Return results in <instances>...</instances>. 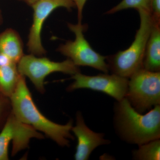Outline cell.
Returning <instances> with one entry per match:
<instances>
[{"label": "cell", "instance_id": "1", "mask_svg": "<svg viewBox=\"0 0 160 160\" xmlns=\"http://www.w3.org/2000/svg\"><path fill=\"white\" fill-rule=\"evenodd\" d=\"M9 99L12 112L18 120L43 132L59 146L69 147L70 140L74 139L71 134L72 120L65 125H60L42 114L35 104L25 77L20 75L16 88Z\"/></svg>", "mask_w": 160, "mask_h": 160}, {"label": "cell", "instance_id": "18", "mask_svg": "<svg viewBox=\"0 0 160 160\" xmlns=\"http://www.w3.org/2000/svg\"><path fill=\"white\" fill-rule=\"evenodd\" d=\"M78 9V23H82L83 8L87 0H71Z\"/></svg>", "mask_w": 160, "mask_h": 160}, {"label": "cell", "instance_id": "9", "mask_svg": "<svg viewBox=\"0 0 160 160\" xmlns=\"http://www.w3.org/2000/svg\"><path fill=\"white\" fill-rule=\"evenodd\" d=\"M32 7L33 10V22L29 31L27 46L31 54L41 56L46 53L42 44L41 32L46 18L59 7L70 10L76 6L71 0H40Z\"/></svg>", "mask_w": 160, "mask_h": 160}, {"label": "cell", "instance_id": "3", "mask_svg": "<svg viewBox=\"0 0 160 160\" xmlns=\"http://www.w3.org/2000/svg\"><path fill=\"white\" fill-rule=\"evenodd\" d=\"M138 12L140 25L134 41L128 49L106 56L109 71L112 73L129 78L136 72L143 68L146 44L152 25L150 13L145 10Z\"/></svg>", "mask_w": 160, "mask_h": 160}, {"label": "cell", "instance_id": "13", "mask_svg": "<svg viewBox=\"0 0 160 160\" xmlns=\"http://www.w3.org/2000/svg\"><path fill=\"white\" fill-rule=\"evenodd\" d=\"M17 64L12 63L0 66V92L9 98L15 90L21 75Z\"/></svg>", "mask_w": 160, "mask_h": 160}, {"label": "cell", "instance_id": "17", "mask_svg": "<svg viewBox=\"0 0 160 160\" xmlns=\"http://www.w3.org/2000/svg\"><path fill=\"white\" fill-rule=\"evenodd\" d=\"M11 102L10 99L6 97L0 92V121L3 114H6L7 111H11Z\"/></svg>", "mask_w": 160, "mask_h": 160}, {"label": "cell", "instance_id": "8", "mask_svg": "<svg viewBox=\"0 0 160 160\" xmlns=\"http://www.w3.org/2000/svg\"><path fill=\"white\" fill-rule=\"evenodd\" d=\"M32 138L42 139L44 136L31 126L18 120L11 111L0 132V160H9L8 149L12 141L14 155L27 148Z\"/></svg>", "mask_w": 160, "mask_h": 160}, {"label": "cell", "instance_id": "12", "mask_svg": "<svg viewBox=\"0 0 160 160\" xmlns=\"http://www.w3.org/2000/svg\"><path fill=\"white\" fill-rule=\"evenodd\" d=\"M23 44L18 33L12 29H7L0 34V53L5 55L18 64L24 55Z\"/></svg>", "mask_w": 160, "mask_h": 160}, {"label": "cell", "instance_id": "11", "mask_svg": "<svg viewBox=\"0 0 160 160\" xmlns=\"http://www.w3.org/2000/svg\"><path fill=\"white\" fill-rule=\"evenodd\" d=\"M143 68L154 72L160 71V24L153 21L145 49Z\"/></svg>", "mask_w": 160, "mask_h": 160}, {"label": "cell", "instance_id": "14", "mask_svg": "<svg viewBox=\"0 0 160 160\" xmlns=\"http://www.w3.org/2000/svg\"><path fill=\"white\" fill-rule=\"evenodd\" d=\"M132 159L136 160H160V139L152 140L138 146L132 152Z\"/></svg>", "mask_w": 160, "mask_h": 160}, {"label": "cell", "instance_id": "7", "mask_svg": "<svg viewBox=\"0 0 160 160\" xmlns=\"http://www.w3.org/2000/svg\"><path fill=\"white\" fill-rule=\"evenodd\" d=\"M73 82L67 88L69 92L86 89L100 92L120 101L126 97L129 78L108 73L89 76L78 72L72 76Z\"/></svg>", "mask_w": 160, "mask_h": 160}, {"label": "cell", "instance_id": "15", "mask_svg": "<svg viewBox=\"0 0 160 160\" xmlns=\"http://www.w3.org/2000/svg\"><path fill=\"white\" fill-rule=\"evenodd\" d=\"M150 0H122L116 6L106 12L105 14H111L118 12L129 9H134L139 11L145 10L150 13Z\"/></svg>", "mask_w": 160, "mask_h": 160}, {"label": "cell", "instance_id": "10", "mask_svg": "<svg viewBox=\"0 0 160 160\" xmlns=\"http://www.w3.org/2000/svg\"><path fill=\"white\" fill-rule=\"evenodd\" d=\"M71 131L78 140L74 156L76 160H88L92 152L98 146L111 143L110 140L104 138V133L95 132L86 126L80 111L77 112L76 125L72 126Z\"/></svg>", "mask_w": 160, "mask_h": 160}, {"label": "cell", "instance_id": "16", "mask_svg": "<svg viewBox=\"0 0 160 160\" xmlns=\"http://www.w3.org/2000/svg\"><path fill=\"white\" fill-rule=\"evenodd\" d=\"M150 10L152 21L160 24V0H150Z\"/></svg>", "mask_w": 160, "mask_h": 160}, {"label": "cell", "instance_id": "5", "mask_svg": "<svg viewBox=\"0 0 160 160\" xmlns=\"http://www.w3.org/2000/svg\"><path fill=\"white\" fill-rule=\"evenodd\" d=\"M68 27L74 33L75 39L74 41H68L61 45L58 51L71 60L77 66H89L104 73H108L109 70L106 62V56L93 50L85 38L84 32L87 29V25H82V23H69Z\"/></svg>", "mask_w": 160, "mask_h": 160}, {"label": "cell", "instance_id": "21", "mask_svg": "<svg viewBox=\"0 0 160 160\" xmlns=\"http://www.w3.org/2000/svg\"><path fill=\"white\" fill-rule=\"evenodd\" d=\"M1 14H0V22H1Z\"/></svg>", "mask_w": 160, "mask_h": 160}, {"label": "cell", "instance_id": "20", "mask_svg": "<svg viewBox=\"0 0 160 160\" xmlns=\"http://www.w3.org/2000/svg\"><path fill=\"white\" fill-rule=\"evenodd\" d=\"M22 1L25 2L29 5V6H32L33 4L36 3L38 1H40V0H22Z\"/></svg>", "mask_w": 160, "mask_h": 160}, {"label": "cell", "instance_id": "6", "mask_svg": "<svg viewBox=\"0 0 160 160\" xmlns=\"http://www.w3.org/2000/svg\"><path fill=\"white\" fill-rule=\"evenodd\" d=\"M19 73L27 77L38 91L45 92V78L54 72H62L71 76L80 72L79 66L68 58L62 62H55L46 58H38L32 54L24 55L18 63Z\"/></svg>", "mask_w": 160, "mask_h": 160}, {"label": "cell", "instance_id": "19", "mask_svg": "<svg viewBox=\"0 0 160 160\" xmlns=\"http://www.w3.org/2000/svg\"><path fill=\"white\" fill-rule=\"evenodd\" d=\"M12 63L14 62H12L8 57L2 53H0V66H5V65L11 64Z\"/></svg>", "mask_w": 160, "mask_h": 160}, {"label": "cell", "instance_id": "2", "mask_svg": "<svg viewBox=\"0 0 160 160\" xmlns=\"http://www.w3.org/2000/svg\"><path fill=\"white\" fill-rule=\"evenodd\" d=\"M113 111L115 130L124 142L139 146L160 139V105L143 114L135 109L125 98L115 103Z\"/></svg>", "mask_w": 160, "mask_h": 160}, {"label": "cell", "instance_id": "4", "mask_svg": "<svg viewBox=\"0 0 160 160\" xmlns=\"http://www.w3.org/2000/svg\"><path fill=\"white\" fill-rule=\"evenodd\" d=\"M126 98L135 109L141 113L160 105V72L143 68L129 78Z\"/></svg>", "mask_w": 160, "mask_h": 160}]
</instances>
